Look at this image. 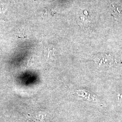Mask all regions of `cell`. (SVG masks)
Masks as SVG:
<instances>
[{"instance_id":"obj_3","label":"cell","mask_w":122,"mask_h":122,"mask_svg":"<svg viewBox=\"0 0 122 122\" xmlns=\"http://www.w3.org/2000/svg\"><path fill=\"white\" fill-rule=\"evenodd\" d=\"M3 10H4V8L0 6V14H1V13L3 12Z\"/></svg>"},{"instance_id":"obj_2","label":"cell","mask_w":122,"mask_h":122,"mask_svg":"<svg viewBox=\"0 0 122 122\" xmlns=\"http://www.w3.org/2000/svg\"><path fill=\"white\" fill-rule=\"evenodd\" d=\"M111 8L113 10L115 15H117V16L122 17V12L120 11V10L118 9V7L114 5L113 4H111Z\"/></svg>"},{"instance_id":"obj_1","label":"cell","mask_w":122,"mask_h":122,"mask_svg":"<svg viewBox=\"0 0 122 122\" xmlns=\"http://www.w3.org/2000/svg\"><path fill=\"white\" fill-rule=\"evenodd\" d=\"M93 60L97 65L102 68L109 67L114 63V59L112 56L104 53L97 54L94 57Z\"/></svg>"}]
</instances>
